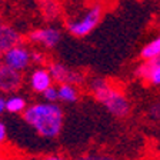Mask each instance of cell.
Wrapping results in <instances>:
<instances>
[{
	"mask_svg": "<svg viewBox=\"0 0 160 160\" xmlns=\"http://www.w3.org/2000/svg\"><path fill=\"white\" fill-rule=\"evenodd\" d=\"M23 119L32 129L44 139H56L63 129L64 114L59 104L39 102L30 104L23 112Z\"/></svg>",
	"mask_w": 160,
	"mask_h": 160,
	"instance_id": "1",
	"label": "cell"
},
{
	"mask_svg": "<svg viewBox=\"0 0 160 160\" xmlns=\"http://www.w3.org/2000/svg\"><path fill=\"white\" fill-rule=\"evenodd\" d=\"M90 92L93 93L94 99L103 104L110 113L116 117H126L130 112L129 100L120 93L116 87L103 77H94L89 83Z\"/></svg>",
	"mask_w": 160,
	"mask_h": 160,
	"instance_id": "2",
	"label": "cell"
},
{
	"mask_svg": "<svg viewBox=\"0 0 160 160\" xmlns=\"http://www.w3.org/2000/svg\"><path fill=\"white\" fill-rule=\"evenodd\" d=\"M102 16H103V7L100 4H93L84 12L82 17L67 20L66 29L74 37H86L97 27V24L102 20Z\"/></svg>",
	"mask_w": 160,
	"mask_h": 160,
	"instance_id": "3",
	"label": "cell"
},
{
	"mask_svg": "<svg viewBox=\"0 0 160 160\" xmlns=\"http://www.w3.org/2000/svg\"><path fill=\"white\" fill-rule=\"evenodd\" d=\"M2 62H4L7 66H10L17 72H23L32 63V52L23 43L17 44L4 52Z\"/></svg>",
	"mask_w": 160,
	"mask_h": 160,
	"instance_id": "4",
	"label": "cell"
},
{
	"mask_svg": "<svg viewBox=\"0 0 160 160\" xmlns=\"http://www.w3.org/2000/svg\"><path fill=\"white\" fill-rule=\"evenodd\" d=\"M49 72L53 77V82H57L59 84L62 83H69V84H74V86H79V84L83 83L84 76L80 72L74 69H70L69 66L60 63V62H52L49 64Z\"/></svg>",
	"mask_w": 160,
	"mask_h": 160,
	"instance_id": "5",
	"label": "cell"
},
{
	"mask_svg": "<svg viewBox=\"0 0 160 160\" xmlns=\"http://www.w3.org/2000/svg\"><path fill=\"white\" fill-rule=\"evenodd\" d=\"M23 83L22 72L12 69L4 62H0V92L2 93H14Z\"/></svg>",
	"mask_w": 160,
	"mask_h": 160,
	"instance_id": "6",
	"label": "cell"
},
{
	"mask_svg": "<svg viewBox=\"0 0 160 160\" xmlns=\"http://www.w3.org/2000/svg\"><path fill=\"white\" fill-rule=\"evenodd\" d=\"M29 40L32 43H37L46 49H54L62 40V32L54 27H42L32 30L29 33Z\"/></svg>",
	"mask_w": 160,
	"mask_h": 160,
	"instance_id": "7",
	"label": "cell"
},
{
	"mask_svg": "<svg viewBox=\"0 0 160 160\" xmlns=\"http://www.w3.org/2000/svg\"><path fill=\"white\" fill-rule=\"evenodd\" d=\"M29 84H30V89L33 90L34 93L42 94L46 89H49L50 86H53V77L50 74L49 69H46V67H37V69H34L30 73Z\"/></svg>",
	"mask_w": 160,
	"mask_h": 160,
	"instance_id": "8",
	"label": "cell"
},
{
	"mask_svg": "<svg viewBox=\"0 0 160 160\" xmlns=\"http://www.w3.org/2000/svg\"><path fill=\"white\" fill-rule=\"evenodd\" d=\"M136 76L150 84L160 86V63L154 60H144V63L136 69Z\"/></svg>",
	"mask_w": 160,
	"mask_h": 160,
	"instance_id": "9",
	"label": "cell"
},
{
	"mask_svg": "<svg viewBox=\"0 0 160 160\" xmlns=\"http://www.w3.org/2000/svg\"><path fill=\"white\" fill-rule=\"evenodd\" d=\"M17 44H22V34L14 27L9 26V24H2L0 26V47L2 50L6 52Z\"/></svg>",
	"mask_w": 160,
	"mask_h": 160,
	"instance_id": "10",
	"label": "cell"
},
{
	"mask_svg": "<svg viewBox=\"0 0 160 160\" xmlns=\"http://www.w3.org/2000/svg\"><path fill=\"white\" fill-rule=\"evenodd\" d=\"M57 93H59V100L64 103H74L79 99V92L74 84L62 83L57 87Z\"/></svg>",
	"mask_w": 160,
	"mask_h": 160,
	"instance_id": "11",
	"label": "cell"
},
{
	"mask_svg": "<svg viewBox=\"0 0 160 160\" xmlns=\"http://www.w3.org/2000/svg\"><path fill=\"white\" fill-rule=\"evenodd\" d=\"M27 102L23 96H19V94H12L6 99V112L13 114H19L23 113L24 110L27 109Z\"/></svg>",
	"mask_w": 160,
	"mask_h": 160,
	"instance_id": "12",
	"label": "cell"
},
{
	"mask_svg": "<svg viewBox=\"0 0 160 160\" xmlns=\"http://www.w3.org/2000/svg\"><path fill=\"white\" fill-rule=\"evenodd\" d=\"M74 160H117V159L106 153H87V154L77 157Z\"/></svg>",
	"mask_w": 160,
	"mask_h": 160,
	"instance_id": "13",
	"label": "cell"
},
{
	"mask_svg": "<svg viewBox=\"0 0 160 160\" xmlns=\"http://www.w3.org/2000/svg\"><path fill=\"white\" fill-rule=\"evenodd\" d=\"M43 96L44 102H49V103H56L57 100H59V93H57V87L54 86H50L49 89H46L42 93Z\"/></svg>",
	"mask_w": 160,
	"mask_h": 160,
	"instance_id": "14",
	"label": "cell"
},
{
	"mask_svg": "<svg viewBox=\"0 0 160 160\" xmlns=\"http://www.w3.org/2000/svg\"><path fill=\"white\" fill-rule=\"evenodd\" d=\"M44 60H46V56H44L42 52H39V50H34V52H32V63L43 64Z\"/></svg>",
	"mask_w": 160,
	"mask_h": 160,
	"instance_id": "15",
	"label": "cell"
},
{
	"mask_svg": "<svg viewBox=\"0 0 160 160\" xmlns=\"http://www.w3.org/2000/svg\"><path fill=\"white\" fill-rule=\"evenodd\" d=\"M150 116L153 119H160V103H154L150 106V110H149Z\"/></svg>",
	"mask_w": 160,
	"mask_h": 160,
	"instance_id": "16",
	"label": "cell"
},
{
	"mask_svg": "<svg viewBox=\"0 0 160 160\" xmlns=\"http://www.w3.org/2000/svg\"><path fill=\"white\" fill-rule=\"evenodd\" d=\"M7 139V127L6 124L0 120V144H3Z\"/></svg>",
	"mask_w": 160,
	"mask_h": 160,
	"instance_id": "17",
	"label": "cell"
},
{
	"mask_svg": "<svg viewBox=\"0 0 160 160\" xmlns=\"http://www.w3.org/2000/svg\"><path fill=\"white\" fill-rule=\"evenodd\" d=\"M4 110H6V99H3L0 96V114L3 113Z\"/></svg>",
	"mask_w": 160,
	"mask_h": 160,
	"instance_id": "18",
	"label": "cell"
},
{
	"mask_svg": "<svg viewBox=\"0 0 160 160\" xmlns=\"http://www.w3.org/2000/svg\"><path fill=\"white\" fill-rule=\"evenodd\" d=\"M44 160H66V159L62 156H57V154H52V156H47Z\"/></svg>",
	"mask_w": 160,
	"mask_h": 160,
	"instance_id": "19",
	"label": "cell"
},
{
	"mask_svg": "<svg viewBox=\"0 0 160 160\" xmlns=\"http://www.w3.org/2000/svg\"><path fill=\"white\" fill-rule=\"evenodd\" d=\"M3 53H4V52H3V50H2V47H0V60L3 59Z\"/></svg>",
	"mask_w": 160,
	"mask_h": 160,
	"instance_id": "20",
	"label": "cell"
},
{
	"mask_svg": "<svg viewBox=\"0 0 160 160\" xmlns=\"http://www.w3.org/2000/svg\"><path fill=\"white\" fill-rule=\"evenodd\" d=\"M0 160H7L6 157H3V156H0Z\"/></svg>",
	"mask_w": 160,
	"mask_h": 160,
	"instance_id": "21",
	"label": "cell"
},
{
	"mask_svg": "<svg viewBox=\"0 0 160 160\" xmlns=\"http://www.w3.org/2000/svg\"><path fill=\"white\" fill-rule=\"evenodd\" d=\"M0 26H2V23H0Z\"/></svg>",
	"mask_w": 160,
	"mask_h": 160,
	"instance_id": "22",
	"label": "cell"
}]
</instances>
